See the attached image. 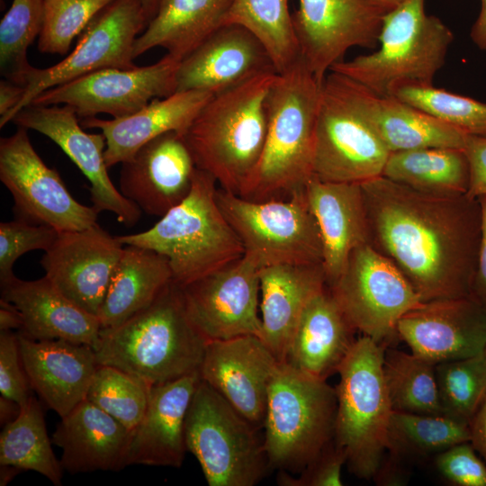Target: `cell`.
I'll use <instances>...</instances> for the list:
<instances>
[{"label":"cell","mask_w":486,"mask_h":486,"mask_svg":"<svg viewBox=\"0 0 486 486\" xmlns=\"http://www.w3.org/2000/svg\"><path fill=\"white\" fill-rule=\"evenodd\" d=\"M346 462L345 453L333 440L299 472L300 476L292 477L280 471L276 481L282 486H341V471Z\"/></svg>","instance_id":"cell-48"},{"label":"cell","mask_w":486,"mask_h":486,"mask_svg":"<svg viewBox=\"0 0 486 486\" xmlns=\"http://www.w3.org/2000/svg\"><path fill=\"white\" fill-rule=\"evenodd\" d=\"M440 400L447 415L470 423L486 398V356L436 364Z\"/></svg>","instance_id":"cell-42"},{"label":"cell","mask_w":486,"mask_h":486,"mask_svg":"<svg viewBox=\"0 0 486 486\" xmlns=\"http://www.w3.org/2000/svg\"><path fill=\"white\" fill-rule=\"evenodd\" d=\"M270 73L278 74L263 42L242 25L224 24L180 61L176 92L216 94Z\"/></svg>","instance_id":"cell-22"},{"label":"cell","mask_w":486,"mask_h":486,"mask_svg":"<svg viewBox=\"0 0 486 486\" xmlns=\"http://www.w3.org/2000/svg\"><path fill=\"white\" fill-rule=\"evenodd\" d=\"M1 299L22 318L21 333L36 340L65 339L92 346L100 343L101 323L66 297L47 276L25 281L15 275L0 283Z\"/></svg>","instance_id":"cell-27"},{"label":"cell","mask_w":486,"mask_h":486,"mask_svg":"<svg viewBox=\"0 0 486 486\" xmlns=\"http://www.w3.org/2000/svg\"><path fill=\"white\" fill-rule=\"evenodd\" d=\"M356 331L327 286L305 307L290 341L284 363L311 376L327 380L338 373L356 340Z\"/></svg>","instance_id":"cell-32"},{"label":"cell","mask_w":486,"mask_h":486,"mask_svg":"<svg viewBox=\"0 0 486 486\" xmlns=\"http://www.w3.org/2000/svg\"><path fill=\"white\" fill-rule=\"evenodd\" d=\"M280 363L256 335L208 340L200 375L260 428L265 420L269 385Z\"/></svg>","instance_id":"cell-21"},{"label":"cell","mask_w":486,"mask_h":486,"mask_svg":"<svg viewBox=\"0 0 486 486\" xmlns=\"http://www.w3.org/2000/svg\"><path fill=\"white\" fill-rule=\"evenodd\" d=\"M12 122L47 136L67 154L89 181L90 199L99 213L111 212L126 226L139 221L141 211L122 194L108 175L104 134L86 132L73 108L30 104L19 111Z\"/></svg>","instance_id":"cell-18"},{"label":"cell","mask_w":486,"mask_h":486,"mask_svg":"<svg viewBox=\"0 0 486 486\" xmlns=\"http://www.w3.org/2000/svg\"><path fill=\"white\" fill-rule=\"evenodd\" d=\"M326 381L279 364L263 424L270 468L299 473L334 440L337 392Z\"/></svg>","instance_id":"cell-8"},{"label":"cell","mask_w":486,"mask_h":486,"mask_svg":"<svg viewBox=\"0 0 486 486\" xmlns=\"http://www.w3.org/2000/svg\"><path fill=\"white\" fill-rule=\"evenodd\" d=\"M256 427L206 382L198 383L184 421V439L210 486H253L269 464Z\"/></svg>","instance_id":"cell-9"},{"label":"cell","mask_w":486,"mask_h":486,"mask_svg":"<svg viewBox=\"0 0 486 486\" xmlns=\"http://www.w3.org/2000/svg\"><path fill=\"white\" fill-rule=\"evenodd\" d=\"M131 433L85 399L61 418L51 441L62 449L60 464L70 473L119 471L125 467Z\"/></svg>","instance_id":"cell-30"},{"label":"cell","mask_w":486,"mask_h":486,"mask_svg":"<svg viewBox=\"0 0 486 486\" xmlns=\"http://www.w3.org/2000/svg\"><path fill=\"white\" fill-rule=\"evenodd\" d=\"M454 38L438 17L426 13L425 0H405L384 15L375 51L342 60L329 71L384 96L405 86H433Z\"/></svg>","instance_id":"cell-6"},{"label":"cell","mask_w":486,"mask_h":486,"mask_svg":"<svg viewBox=\"0 0 486 486\" xmlns=\"http://www.w3.org/2000/svg\"><path fill=\"white\" fill-rule=\"evenodd\" d=\"M411 353L436 364L484 353L486 305L472 296L423 302L398 321Z\"/></svg>","instance_id":"cell-20"},{"label":"cell","mask_w":486,"mask_h":486,"mask_svg":"<svg viewBox=\"0 0 486 486\" xmlns=\"http://www.w3.org/2000/svg\"><path fill=\"white\" fill-rule=\"evenodd\" d=\"M335 73L347 98L391 153L433 147L464 149L468 136L464 131Z\"/></svg>","instance_id":"cell-24"},{"label":"cell","mask_w":486,"mask_h":486,"mask_svg":"<svg viewBox=\"0 0 486 486\" xmlns=\"http://www.w3.org/2000/svg\"><path fill=\"white\" fill-rule=\"evenodd\" d=\"M484 354H485V356H486V348H485Z\"/></svg>","instance_id":"cell-59"},{"label":"cell","mask_w":486,"mask_h":486,"mask_svg":"<svg viewBox=\"0 0 486 486\" xmlns=\"http://www.w3.org/2000/svg\"><path fill=\"white\" fill-rule=\"evenodd\" d=\"M208 340L188 316L181 286L172 281L145 309L101 328L98 364L119 368L148 386L200 373Z\"/></svg>","instance_id":"cell-3"},{"label":"cell","mask_w":486,"mask_h":486,"mask_svg":"<svg viewBox=\"0 0 486 486\" xmlns=\"http://www.w3.org/2000/svg\"><path fill=\"white\" fill-rule=\"evenodd\" d=\"M19 471L13 466L1 465V485H5Z\"/></svg>","instance_id":"cell-57"},{"label":"cell","mask_w":486,"mask_h":486,"mask_svg":"<svg viewBox=\"0 0 486 486\" xmlns=\"http://www.w3.org/2000/svg\"><path fill=\"white\" fill-rule=\"evenodd\" d=\"M390 154L329 71L321 85L313 176L362 184L382 175Z\"/></svg>","instance_id":"cell-12"},{"label":"cell","mask_w":486,"mask_h":486,"mask_svg":"<svg viewBox=\"0 0 486 486\" xmlns=\"http://www.w3.org/2000/svg\"><path fill=\"white\" fill-rule=\"evenodd\" d=\"M213 94L198 90L180 91L155 98L137 112L112 120L83 119L85 128H97L105 138L107 167L130 159L143 145L169 131L182 134Z\"/></svg>","instance_id":"cell-29"},{"label":"cell","mask_w":486,"mask_h":486,"mask_svg":"<svg viewBox=\"0 0 486 486\" xmlns=\"http://www.w3.org/2000/svg\"><path fill=\"white\" fill-rule=\"evenodd\" d=\"M382 176L434 195H459L468 191L470 169L462 148L433 147L392 152Z\"/></svg>","instance_id":"cell-35"},{"label":"cell","mask_w":486,"mask_h":486,"mask_svg":"<svg viewBox=\"0 0 486 486\" xmlns=\"http://www.w3.org/2000/svg\"><path fill=\"white\" fill-rule=\"evenodd\" d=\"M321 85L302 58L275 76L266 97L261 157L239 196L285 200L305 190L313 176Z\"/></svg>","instance_id":"cell-2"},{"label":"cell","mask_w":486,"mask_h":486,"mask_svg":"<svg viewBox=\"0 0 486 486\" xmlns=\"http://www.w3.org/2000/svg\"><path fill=\"white\" fill-rule=\"evenodd\" d=\"M58 231L43 225L19 220L0 223V283L14 275L13 266L23 254L33 250L47 251Z\"/></svg>","instance_id":"cell-45"},{"label":"cell","mask_w":486,"mask_h":486,"mask_svg":"<svg viewBox=\"0 0 486 486\" xmlns=\"http://www.w3.org/2000/svg\"><path fill=\"white\" fill-rule=\"evenodd\" d=\"M386 347L363 335L338 370L334 442L348 471L360 479L377 475L387 450L393 410L382 368Z\"/></svg>","instance_id":"cell-7"},{"label":"cell","mask_w":486,"mask_h":486,"mask_svg":"<svg viewBox=\"0 0 486 486\" xmlns=\"http://www.w3.org/2000/svg\"><path fill=\"white\" fill-rule=\"evenodd\" d=\"M305 194L320 230L322 266L329 286L343 272L353 250L369 243L361 184L327 182L313 176Z\"/></svg>","instance_id":"cell-28"},{"label":"cell","mask_w":486,"mask_h":486,"mask_svg":"<svg viewBox=\"0 0 486 486\" xmlns=\"http://www.w3.org/2000/svg\"><path fill=\"white\" fill-rule=\"evenodd\" d=\"M147 15L148 22L155 17L164 0H139Z\"/></svg>","instance_id":"cell-56"},{"label":"cell","mask_w":486,"mask_h":486,"mask_svg":"<svg viewBox=\"0 0 486 486\" xmlns=\"http://www.w3.org/2000/svg\"><path fill=\"white\" fill-rule=\"evenodd\" d=\"M387 13L374 0H299L292 20L302 59L322 83L349 49L378 46Z\"/></svg>","instance_id":"cell-16"},{"label":"cell","mask_w":486,"mask_h":486,"mask_svg":"<svg viewBox=\"0 0 486 486\" xmlns=\"http://www.w3.org/2000/svg\"><path fill=\"white\" fill-rule=\"evenodd\" d=\"M216 184L196 168L191 192L179 204L148 230L118 240L166 257L173 281L181 286L238 260L245 249L218 203Z\"/></svg>","instance_id":"cell-5"},{"label":"cell","mask_w":486,"mask_h":486,"mask_svg":"<svg viewBox=\"0 0 486 486\" xmlns=\"http://www.w3.org/2000/svg\"><path fill=\"white\" fill-rule=\"evenodd\" d=\"M196 168L183 136L169 131L122 163L120 192L145 213L162 217L190 194Z\"/></svg>","instance_id":"cell-23"},{"label":"cell","mask_w":486,"mask_h":486,"mask_svg":"<svg viewBox=\"0 0 486 486\" xmlns=\"http://www.w3.org/2000/svg\"><path fill=\"white\" fill-rule=\"evenodd\" d=\"M234 0H164L134 43L133 55L161 47L184 59L222 24Z\"/></svg>","instance_id":"cell-34"},{"label":"cell","mask_w":486,"mask_h":486,"mask_svg":"<svg viewBox=\"0 0 486 486\" xmlns=\"http://www.w3.org/2000/svg\"><path fill=\"white\" fill-rule=\"evenodd\" d=\"M261 338L279 362H284L299 320L309 302L327 284L322 264L262 267Z\"/></svg>","instance_id":"cell-31"},{"label":"cell","mask_w":486,"mask_h":486,"mask_svg":"<svg viewBox=\"0 0 486 486\" xmlns=\"http://www.w3.org/2000/svg\"><path fill=\"white\" fill-rule=\"evenodd\" d=\"M328 287L352 327L385 346L398 337L400 319L423 302L397 266L369 243L353 250Z\"/></svg>","instance_id":"cell-11"},{"label":"cell","mask_w":486,"mask_h":486,"mask_svg":"<svg viewBox=\"0 0 486 486\" xmlns=\"http://www.w3.org/2000/svg\"><path fill=\"white\" fill-rule=\"evenodd\" d=\"M22 318L20 311L11 302L0 300V331L22 329Z\"/></svg>","instance_id":"cell-53"},{"label":"cell","mask_w":486,"mask_h":486,"mask_svg":"<svg viewBox=\"0 0 486 486\" xmlns=\"http://www.w3.org/2000/svg\"><path fill=\"white\" fill-rule=\"evenodd\" d=\"M32 389L60 418L86 397L98 367L94 349L65 339L36 340L17 334Z\"/></svg>","instance_id":"cell-25"},{"label":"cell","mask_w":486,"mask_h":486,"mask_svg":"<svg viewBox=\"0 0 486 486\" xmlns=\"http://www.w3.org/2000/svg\"><path fill=\"white\" fill-rule=\"evenodd\" d=\"M277 75L213 94L181 134L196 167L225 191L239 195L256 167L267 129L266 97Z\"/></svg>","instance_id":"cell-4"},{"label":"cell","mask_w":486,"mask_h":486,"mask_svg":"<svg viewBox=\"0 0 486 486\" xmlns=\"http://www.w3.org/2000/svg\"><path fill=\"white\" fill-rule=\"evenodd\" d=\"M445 481L456 486H486V464L471 442L456 444L435 456Z\"/></svg>","instance_id":"cell-46"},{"label":"cell","mask_w":486,"mask_h":486,"mask_svg":"<svg viewBox=\"0 0 486 486\" xmlns=\"http://www.w3.org/2000/svg\"><path fill=\"white\" fill-rule=\"evenodd\" d=\"M467 134L486 137V104L434 86H405L392 95Z\"/></svg>","instance_id":"cell-43"},{"label":"cell","mask_w":486,"mask_h":486,"mask_svg":"<svg viewBox=\"0 0 486 486\" xmlns=\"http://www.w3.org/2000/svg\"><path fill=\"white\" fill-rule=\"evenodd\" d=\"M125 246L98 314L101 328L122 324L148 307L173 281L166 257L149 248Z\"/></svg>","instance_id":"cell-33"},{"label":"cell","mask_w":486,"mask_h":486,"mask_svg":"<svg viewBox=\"0 0 486 486\" xmlns=\"http://www.w3.org/2000/svg\"><path fill=\"white\" fill-rule=\"evenodd\" d=\"M382 7H384L388 12L394 9L405 0H374Z\"/></svg>","instance_id":"cell-58"},{"label":"cell","mask_w":486,"mask_h":486,"mask_svg":"<svg viewBox=\"0 0 486 486\" xmlns=\"http://www.w3.org/2000/svg\"><path fill=\"white\" fill-rule=\"evenodd\" d=\"M150 388L119 368L99 364L86 399L132 431L146 412Z\"/></svg>","instance_id":"cell-41"},{"label":"cell","mask_w":486,"mask_h":486,"mask_svg":"<svg viewBox=\"0 0 486 486\" xmlns=\"http://www.w3.org/2000/svg\"><path fill=\"white\" fill-rule=\"evenodd\" d=\"M41 406L31 396L0 435V464L40 473L60 486L63 468L51 448Z\"/></svg>","instance_id":"cell-36"},{"label":"cell","mask_w":486,"mask_h":486,"mask_svg":"<svg viewBox=\"0 0 486 486\" xmlns=\"http://www.w3.org/2000/svg\"><path fill=\"white\" fill-rule=\"evenodd\" d=\"M44 0H13L0 22V71L4 78L24 86L33 68L27 50L40 35Z\"/></svg>","instance_id":"cell-40"},{"label":"cell","mask_w":486,"mask_h":486,"mask_svg":"<svg viewBox=\"0 0 486 486\" xmlns=\"http://www.w3.org/2000/svg\"><path fill=\"white\" fill-rule=\"evenodd\" d=\"M471 444L486 464V398L471 419Z\"/></svg>","instance_id":"cell-52"},{"label":"cell","mask_w":486,"mask_h":486,"mask_svg":"<svg viewBox=\"0 0 486 486\" xmlns=\"http://www.w3.org/2000/svg\"><path fill=\"white\" fill-rule=\"evenodd\" d=\"M360 184L369 244L420 300L470 296L481 239L479 200L425 194L382 176Z\"/></svg>","instance_id":"cell-1"},{"label":"cell","mask_w":486,"mask_h":486,"mask_svg":"<svg viewBox=\"0 0 486 486\" xmlns=\"http://www.w3.org/2000/svg\"><path fill=\"white\" fill-rule=\"evenodd\" d=\"M123 245L98 223L62 231L40 265L50 282L70 301L98 317Z\"/></svg>","instance_id":"cell-19"},{"label":"cell","mask_w":486,"mask_h":486,"mask_svg":"<svg viewBox=\"0 0 486 486\" xmlns=\"http://www.w3.org/2000/svg\"><path fill=\"white\" fill-rule=\"evenodd\" d=\"M24 94V86L8 79L0 81V127L10 122L13 111L21 102Z\"/></svg>","instance_id":"cell-51"},{"label":"cell","mask_w":486,"mask_h":486,"mask_svg":"<svg viewBox=\"0 0 486 486\" xmlns=\"http://www.w3.org/2000/svg\"><path fill=\"white\" fill-rule=\"evenodd\" d=\"M112 0H44L38 49L65 55L76 36Z\"/></svg>","instance_id":"cell-44"},{"label":"cell","mask_w":486,"mask_h":486,"mask_svg":"<svg viewBox=\"0 0 486 486\" xmlns=\"http://www.w3.org/2000/svg\"><path fill=\"white\" fill-rule=\"evenodd\" d=\"M20 411V406L14 400L4 396L0 397V419L1 424L5 425L14 419Z\"/></svg>","instance_id":"cell-55"},{"label":"cell","mask_w":486,"mask_h":486,"mask_svg":"<svg viewBox=\"0 0 486 486\" xmlns=\"http://www.w3.org/2000/svg\"><path fill=\"white\" fill-rule=\"evenodd\" d=\"M148 23L139 0H112L90 21L64 59L50 68L31 69L23 96L10 122L38 94L51 87L101 69L135 68L134 43Z\"/></svg>","instance_id":"cell-13"},{"label":"cell","mask_w":486,"mask_h":486,"mask_svg":"<svg viewBox=\"0 0 486 486\" xmlns=\"http://www.w3.org/2000/svg\"><path fill=\"white\" fill-rule=\"evenodd\" d=\"M289 0H234L223 24L236 23L253 32L266 46L278 74L301 58Z\"/></svg>","instance_id":"cell-39"},{"label":"cell","mask_w":486,"mask_h":486,"mask_svg":"<svg viewBox=\"0 0 486 486\" xmlns=\"http://www.w3.org/2000/svg\"><path fill=\"white\" fill-rule=\"evenodd\" d=\"M260 267L248 256L181 286L189 318L207 340L261 338Z\"/></svg>","instance_id":"cell-17"},{"label":"cell","mask_w":486,"mask_h":486,"mask_svg":"<svg viewBox=\"0 0 486 486\" xmlns=\"http://www.w3.org/2000/svg\"><path fill=\"white\" fill-rule=\"evenodd\" d=\"M382 368L393 411L447 415L439 396L435 364L413 353L386 347Z\"/></svg>","instance_id":"cell-38"},{"label":"cell","mask_w":486,"mask_h":486,"mask_svg":"<svg viewBox=\"0 0 486 486\" xmlns=\"http://www.w3.org/2000/svg\"><path fill=\"white\" fill-rule=\"evenodd\" d=\"M469 423L449 415L392 411L387 450L391 463L424 458L463 442H470Z\"/></svg>","instance_id":"cell-37"},{"label":"cell","mask_w":486,"mask_h":486,"mask_svg":"<svg viewBox=\"0 0 486 486\" xmlns=\"http://www.w3.org/2000/svg\"><path fill=\"white\" fill-rule=\"evenodd\" d=\"M179 64L166 54L149 66L97 70L40 93L30 104L68 105L82 119L100 113L126 117L155 98L174 94Z\"/></svg>","instance_id":"cell-15"},{"label":"cell","mask_w":486,"mask_h":486,"mask_svg":"<svg viewBox=\"0 0 486 486\" xmlns=\"http://www.w3.org/2000/svg\"><path fill=\"white\" fill-rule=\"evenodd\" d=\"M200 381L197 372L150 388L146 412L131 433L125 467L182 465L187 451L185 417Z\"/></svg>","instance_id":"cell-26"},{"label":"cell","mask_w":486,"mask_h":486,"mask_svg":"<svg viewBox=\"0 0 486 486\" xmlns=\"http://www.w3.org/2000/svg\"><path fill=\"white\" fill-rule=\"evenodd\" d=\"M0 180L11 193L17 219L50 226L58 232L97 224L99 212L81 204L56 169L49 167L32 145L27 129L0 140Z\"/></svg>","instance_id":"cell-14"},{"label":"cell","mask_w":486,"mask_h":486,"mask_svg":"<svg viewBox=\"0 0 486 486\" xmlns=\"http://www.w3.org/2000/svg\"><path fill=\"white\" fill-rule=\"evenodd\" d=\"M31 385L22 364L18 336L11 330L0 331V392L20 407L31 395Z\"/></svg>","instance_id":"cell-47"},{"label":"cell","mask_w":486,"mask_h":486,"mask_svg":"<svg viewBox=\"0 0 486 486\" xmlns=\"http://www.w3.org/2000/svg\"><path fill=\"white\" fill-rule=\"evenodd\" d=\"M217 201L244 255L260 268L322 264L320 233L305 190L285 200L251 201L220 188Z\"/></svg>","instance_id":"cell-10"},{"label":"cell","mask_w":486,"mask_h":486,"mask_svg":"<svg viewBox=\"0 0 486 486\" xmlns=\"http://www.w3.org/2000/svg\"><path fill=\"white\" fill-rule=\"evenodd\" d=\"M471 39L479 49L486 50V0H481L480 13L472 27Z\"/></svg>","instance_id":"cell-54"},{"label":"cell","mask_w":486,"mask_h":486,"mask_svg":"<svg viewBox=\"0 0 486 486\" xmlns=\"http://www.w3.org/2000/svg\"><path fill=\"white\" fill-rule=\"evenodd\" d=\"M478 200L481 205V239L471 296L486 305V196Z\"/></svg>","instance_id":"cell-50"},{"label":"cell","mask_w":486,"mask_h":486,"mask_svg":"<svg viewBox=\"0 0 486 486\" xmlns=\"http://www.w3.org/2000/svg\"><path fill=\"white\" fill-rule=\"evenodd\" d=\"M464 151L470 169L466 194L472 199L486 196V137L468 134Z\"/></svg>","instance_id":"cell-49"}]
</instances>
